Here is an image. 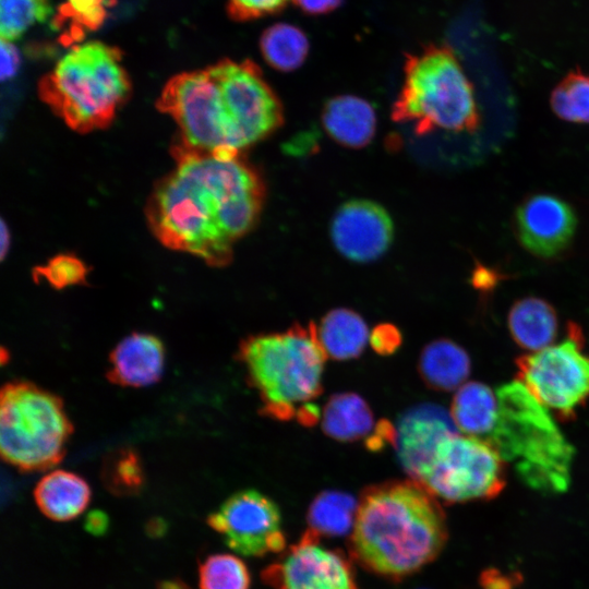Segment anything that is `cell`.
<instances>
[{
	"instance_id": "e575fe53",
	"label": "cell",
	"mask_w": 589,
	"mask_h": 589,
	"mask_svg": "<svg viewBox=\"0 0 589 589\" xmlns=\"http://www.w3.org/2000/svg\"><path fill=\"white\" fill-rule=\"evenodd\" d=\"M480 582L483 589H514L515 578L502 574L496 569H489L481 575Z\"/></svg>"
},
{
	"instance_id": "d4e9b609",
	"label": "cell",
	"mask_w": 589,
	"mask_h": 589,
	"mask_svg": "<svg viewBox=\"0 0 589 589\" xmlns=\"http://www.w3.org/2000/svg\"><path fill=\"white\" fill-rule=\"evenodd\" d=\"M358 502L351 494L325 490L311 502L306 521L321 536L340 537L351 531Z\"/></svg>"
},
{
	"instance_id": "3957f363",
	"label": "cell",
	"mask_w": 589,
	"mask_h": 589,
	"mask_svg": "<svg viewBox=\"0 0 589 589\" xmlns=\"http://www.w3.org/2000/svg\"><path fill=\"white\" fill-rule=\"evenodd\" d=\"M447 538L437 498L411 479L390 480L361 492L348 550L363 569L400 581L433 562Z\"/></svg>"
},
{
	"instance_id": "e0dca14e",
	"label": "cell",
	"mask_w": 589,
	"mask_h": 589,
	"mask_svg": "<svg viewBox=\"0 0 589 589\" xmlns=\"http://www.w3.org/2000/svg\"><path fill=\"white\" fill-rule=\"evenodd\" d=\"M322 124L328 136L348 148L369 145L376 132V112L370 101L354 95H338L323 107Z\"/></svg>"
},
{
	"instance_id": "d6a6232c",
	"label": "cell",
	"mask_w": 589,
	"mask_h": 589,
	"mask_svg": "<svg viewBox=\"0 0 589 589\" xmlns=\"http://www.w3.org/2000/svg\"><path fill=\"white\" fill-rule=\"evenodd\" d=\"M372 348L380 354L393 353L401 344L398 328L392 324H381L370 334Z\"/></svg>"
},
{
	"instance_id": "ba28073f",
	"label": "cell",
	"mask_w": 589,
	"mask_h": 589,
	"mask_svg": "<svg viewBox=\"0 0 589 589\" xmlns=\"http://www.w3.org/2000/svg\"><path fill=\"white\" fill-rule=\"evenodd\" d=\"M73 433L62 399L27 381H11L0 394V453L23 472L44 471L64 457Z\"/></svg>"
},
{
	"instance_id": "484cf974",
	"label": "cell",
	"mask_w": 589,
	"mask_h": 589,
	"mask_svg": "<svg viewBox=\"0 0 589 589\" xmlns=\"http://www.w3.org/2000/svg\"><path fill=\"white\" fill-rule=\"evenodd\" d=\"M550 104L558 118L589 123V74L579 70L569 72L552 91Z\"/></svg>"
},
{
	"instance_id": "603a6c76",
	"label": "cell",
	"mask_w": 589,
	"mask_h": 589,
	"mask_svg": "<svg viewBox=\"0 0 589 589\" xmlns=\"http://www.w3.org/2000/svg\"><path fill=\"white\" fill-rule=\"evenodd\" d=\"M497 411L496 393L488 385L472 381L457 389L449 413L457 430L484 440L494 428Z\"/></svg>"
},
{
	"instance_id": "f1b7e54d",
	"label": "cell",
	"mask_w": 589,
	"mask_h": 589,
	"mask_svg": "<svg viewBox=\"0 0 589 589\" xmlns=\"http://www.w3.org/2000/svg\"><path fill=\"white\" fill-rule=\"evenodd\" d=\"M49 0H0V35L14 41L36 23L51 14Z\"/></svg>"
},
{
	"instance_id": "2e32d148",
	"label": "cell",
	"mask_w": 589,
	"mask_h": 589,
	"mask_svg": "<svg viewBox=\"0 0 589 589\" xmlns=\"http://www.w3.org/2000/svg\"><path fill=\"white\" fill-rule=\"evenodd\" d=\"M165 369V347L155 335L133 332L109 354L107 380L122 387H145L158 382Z\"/></svg>"
},
{
	"instance_id": "1f68e13d",
	"label": "cell",
	"mask_w": 589,
	"mask_h": 589,
	"mask_svg": "<svg viewBox=\"0 0 589 589\" xmlns=\"http://www.w3.org/2000/svg\"><path fill=\"white\" fill-rule=\"evenodd\" d=\"M289 0H227L229 14L239 21L263 17L280 11Z\"/></svg>"
},
{
	"instance_id": "30bf717a",
	"label": "cell",
	"mask_w": 589,
	"mask_h": 589,
	"mask_svg": "<svg viewBox=\"0 0 589 589\" xmlns=\"http://www.w3.org/2000/svg\"><path fill=\"white\" fill-rule=\"evenodd\" d=\"M584 345L581 328L570 322L562 341L516 360L518 381L561 420L574 418L589 398V356Z\"/></svg>"
},
{
	"instance_id": "8fae6325",
	"label": "cell",
	"mask_w": 589,
	"mask_h": 589,
	"mask_svg": "<svg viewBox=\"0 0 589 589\" xmlns=\"http://www.w3.org/2000/svg\"><path fill=\"white\" fill-rule=\"evenodd\" d=\"M206 521L228 548L241 555L261 557L287 549L279 507L257 490L233 493Z\"/></svg>"
},
{
	"instance_id": "52a82bcc",
	"label": "cell",
	"mask_w": 589,
	"mask_h": 589,
	"mask_svg": "<svg viewBox=\"0 0 589 589\" xmlns=\"http://www.w3.org/2000/svg\"><path fill=\"white\" fill-rule=\"evenodd\" d=\"M404 84L392 119L418 135L435 130L473 132L480 123L472 84L452 49L430 46L405 62Z\"/></svg>"
},
{
	"instance_id": "277c9868",
	"label": "cell",
	"mask_w": 589,
	"mask_h": 589,
	"mask_svg": "<svg viewBox=\"0 0 589 589\" xmlns=\"http://www.w3.org/2000/svg\"><path fill=\"white\" fill-rule=\"evenodd\" d=\"M326 358L313 323L248 336L237 351L262 401V414L281 421L298 419L314 405L322 393Z\"/></svg>"
},
{
	"instance_id": "83f0119b",
	"label": "cell",
	"mask_w": 589,
	"mask_h": 589,
	"mask_svg": "<svg viewBox=\"0 0 589 589\" xmlns=\"http://www.w3.org/2000/svg\"><path fill=\"white\" fill-rule=\"evenodd\" d=\"M250 586L249 568L236 555L212 554L199 566L200 589H250Z\"/></svg>"
},
{
	"instance_id": "d590c367",
	"label": "cell",
	"mask_w": 589,
	"mask_h": 589,
	"mask_svg": "<svg viewBox=\"0 0 589 589\" xmlns=\"http://www.w3.org/2000/svg\"><path fill=\"white\" fill-rule=\"evenodd\" d=\"M293 2L305 13L318 15L335 10L341 0H293Z\"/></svg>"
},
{
	"instance_id": "7c38bea8",
	"label": "cell",
	"mask_w": 589,
	"mask_h": 589,
	"mask_svg": "<svg viewBox=\"0 0 589 589\" xmlns=\"http://www.w3.org/2000/svg\"><path fill=\"white\" fill-rule=\"evenodd\" d=\"M321 534L308 528L261 572L272 589H360L349 557L321 544Z\"/></svg>"
},
{
	"instance_id": "7a4b0ae2",
	"label": "cell",
	"mask_w": 589,
	"mask_h": 589,
	"mask_svg": "<svg viewBox=\"0 0 589 589\" xmlns=\"http://www.w3.org/2000/svg\"><path fill=\"white\" fill-rule=\"evenodd\" d=\"M157 108L176 122L183 151L238 156L284 123V108L260 68L223 59L165 85Z\"/></svg>"
},
{
	"instance_id": "4fadbf2b",
	"label": "cell",
	"mask_w": 589,
	"mask_h": 589,
	"mask_svg": "<svg viewBox=\"0 0 589 589\" xmlns=\"http://www.w3.org/2000/svg\"><path fill=\"white\" fill-rule=\"evenodd\" d=\"M329 232L334 248L344 257L356 263H370L389 249L394 225L382 205L354 199L335 212Z\"/></svg>"
},
{
	"instance_id": "9a60e30c",
	"label": "cell",
	"mask_w": 589,
	"mask_h": 589,
	"mask_svg": "<svg viewBox=\"0 0 589 589\" xmlns=\"http://www.w3.org/2000/svg\"><path fill=\"white\" fill-rule=\"evenodd\" d=\"M394 447L397 458L411 480L416 481L431 460L438 444L457 433V428L444 408L422 404L407 409L397 420Z\"/></svg>"
},
{
	"instance_id": "ffe728a7",
	"label": "cell",
	"mask_w": 589,
	"mask_h": 589,
	"mask_svg": "<svg viewBox=\"0 0 589 589\" xmlns=\"http://www.w3.org/2000/svg\"><path fill=\"white\" fill-rule=\"evenodd\" d=\"M418 369L426 386L449 392L459 388L468 378L471 361L461 346L450 339L440 338L422 349Z\"/></svg>"
},
{
	"instance_id": "cb8c5ba5",
	"label": "cell",
	"mask_w": 589,
	"mask_h": 589,
	"mask_svg": "<svg viewBox=\"0 0 589 589\" xmlns=\"http://www.w3.org/2000/svg\"><path fill=\"white\" fill-rule=\"evenodd\" d=\"M309 39L304 32L289 23L267 27L260 39V50L265 62L280 72L299 69L309 55Z\"/></svg>"
},
{
	"instance_id": "6da1fadb",
	"label": "cell",
	"mask_w": 589,
	"mask_h": 589,
	"mask_svg": "<svg viewBox=\"0 0 589 589\" xmlns=\"http://www.w3.org/2000/svg\"><path fill=\"white\" fill-rule=\"evenodd\" d=\"M175 168L152 192L146 216L168 249L221 267L262 214L264 180L243 155L215 156L175 147Z\"/></svg>"
},
{
	"instance_id": "f35d334b",
	"label": "cell",
	"mask_w": 589,
	"mask_h": 589,
	"mask_svg": "<svg viewBox=\"0 0 589 589\" xmlns=\"http://www.w3.org/2000/svg\"><path fill=\"white\" fill-rule=\"evenodd\" d=\"M158 589H190L181 580H166L158 585Z\"/></svg>"
},
{
	"instance_id": "74e56055",
	"label": "cell",
	"mask_w": 589,
	"mask_h": 589,
	"mask_svg": "<svg viewBox=\"0 0 589 589\" xmlns=\"http://www.w3.org/2000/svg\"><path fill=\"white\" fill-rule=\"evenodd\" d=\"M10 243V235L8 232V229L4 225V223H1V256L4 257L5 252L9 249Z\"/></svg>"
},
{
	"instance_id": "7402d4cb",
	"label": "cell",
	"mask_w": 589,
	"mask_h": 589,
	"mask_svg": "<svg viewBox=\"0 0 589 589\" xmlns=\"http://www.w3.org/2000/svg\"><path fill=\"white\" fill-rule=\"evenodd\" d=\"M321 418L323 432L338 442L366 441L376 428L369 404L351 392L330 396Z\"/></svg>"
},
{
	"instance_id": "4316f807",
	"label": "cell",
	"mask_w": 589,
	"mask_h": 589,
	"mask_svg": "<svg viewBox=\"0 0 589 589\" xmlns=\"http://www.w3.org/2000/svg\"><path fill=\"white\" fill-rule=\"evenodd\" d=\"M101 478L112 494L139 493L144 484V470L139 454L131 448L111 452L104 460Z\"/></svg>"
},
{
	"instance_id": "836d02e7",
	"label": "cell",
	"mask_w": 589,
	"mask_h": 589,
	"mask_svg": "<svg viewBox=\"0 0 589 589\" xmlns=\"http://www.w3.org/2000/svg\"><path fill=\"white\" fill-rule=\"evenodd\" d=\"M20 67V56L12 41L1 39V79H11Z\"/></svg>"
},
{
	"instance_id": "8992f818",
	"label": "cell",
	"mask_w": 589,
	"mask_h": 589,
	"mask_svg": "<svg viewBox=\"0 0 589 589\" xmlns=\"http://www.w3.org/2000/svg\"><path fill=\"white\" fill-rule=\"evenodd\" d=\"M130 92L121 51L97 40L71 47L38 84L41 100L79 133L108 127Z\"/></svg>"
},
{
	"instance_id": "ac0fdd59",
	"label": "cell",
	"mask_w": 589,
	"mask_h": 589,
	"mask_svg": "<svg viewBox=\"0 0 589 589\" xmlns=\"http://www.w3.org/2000/svg\"><path fill=\"white\" fill-rule=\"evenodd\" d=\"M91 496V488L84 478L62 469L44 476L34 490L37 507L55 521L79 517L88 506Z\"/></svg>"
},
{
	"instance_id": "4dcf8cb0",
	"label": "cell",
	"mask_w": 589,
	"mask_h": 589,
	"mask_svg": "<svg viewBox=\"0 0 589 589\" xmlns=\"http://www.w3.org/2000/svg\"><path fill=\"white\" fill-rule=\"evenodd\" d=\"M33 275L36 280L44 279L55 289H64L86 284L88 268L77 256L62 253L35 267Z\"/></svg>"
},
{
	"instance_id": "5bb4252c",
	"label": "cell",
	"mask_w": 589,
	"mask_h": 589,
	"mask_svg": "<svg viewBox=\"0 0 589 589\" xmlns=\"http://www.w3.org/2000/svg\"><path fill=\"white\" fill-rule=\"evenodd\" d=\"M577 226L573 207L551 194H533L516 209L515 228L520 244L533 255L554 257L570 244Z\"/></svg>"
},
{
	"instance_id": "9c48e42d",
	"label": "cell",
	"mask_w": 589,
	"mask_h": 589,
	"mask_svg": "<svg viewBox=\"0 0 589 589\" xmlns=\"http://www.w3.org/2000/svg\"><path fill=\"white\" fill-rule=\"evenodd\" d=\"M505 461L485 440L445 437L416 482L447 504L496 497L505 488Z\"/></svg>"
},
{
	"instance_id": "8d00e7d4",
	"label": "cell",
	"mask_w": 589,
	"mask_h": 589,
	"mask_svg": "<svg viewBox=\"0 0 589 589\" xmlns=\"http://www.w3.org/2000/svg\"><path fill=\"white\" fill-rule=\"evenodd\" d=\"M108 527V519L101 512H93L87 515L85 528L94 534H103Z\"/></svg>"
},
{
	"instance_id": "d6986e66",
	"label": "cell",
	"mask_w": 589,
	"mask_h": 589,
	"mask_svg": "<svg viewBox=\"0 0 589 589\" xmlns=\"http://www.w3.org/2000/svg\"><path fill=\"white\" fill-rule=\"evenodd\" d=\"M507 326L519 347L536 352L554 341L558 328L557 314L545 300L527 297L512 305Z\"/></svg>"
},
{
	"instance_id": "5b68a950",
	"label": "cell",
	"mask_w": 589,
	"mask_h": 589,
	"mask_svg": "<svg viewBox=\"0 0 589 589\" xmlns=\"http://www.w3.org/2000/svg\"><path fill=\"white\" fill-rule=\"evenodd\" d=\"M496 396L497 418L484 440L531 489L549 494L565 492L574 448L551 412L519 381L502 385Z\"/></svg>"
},
{
	"instance_id": "f546056e",
	"label": "cell",
	"mask_w": 589,
	"mask_h": 589,
	"mask_svg": "<svg viewBox=\"0 0 589 589\" xmlns=\"http://www.w3.org/2000/svg\"><path fill=\"white\" fill-rule=\"evenodd\" d=\"M107 0H65L56 14L57 28L70 29V37L85 31H95L105 21Z\"/></svg>"
},
{
	"instance_id": "44dd1931",
	"label": "cell",
	"mask_w": 589,
	"mask_h": 589,
	"mask_svg": "<svg viewBox=\"0 0 589 589\" xmlns=\"http://www.w3.org/2000/svg\"><path fill=\"white\" fill-rule=\"evenodd\" d=\"M314 327L326 356L337 361L359 357L370 339L365 321L351 309H333Z\"/></svg>"
}]
</instances>
